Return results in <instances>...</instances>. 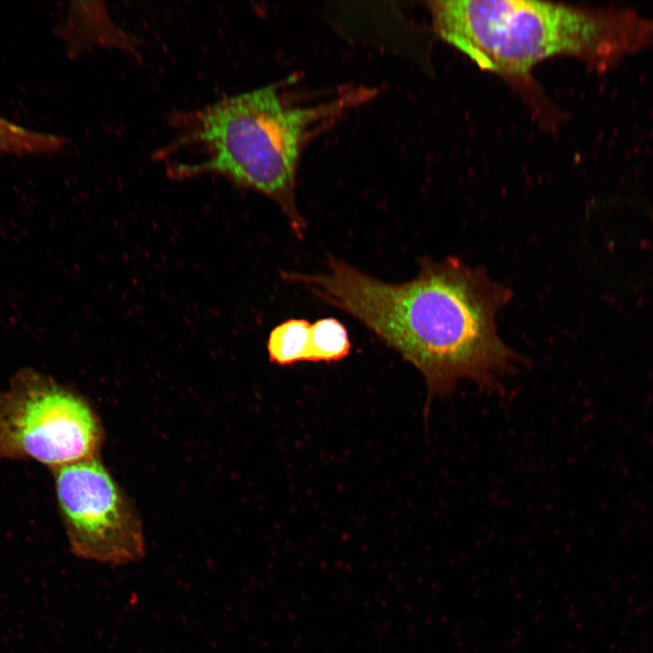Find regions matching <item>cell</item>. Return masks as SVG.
<instances>
[{
    "instance_id": "1",
    "label": "cell",
    "mask_w": 653,
    "mask_h": 653,
    "mask_svg": "<svg viewBox=\"0 0 653 653\" xmlns=\"http://www.w3.org/2000/svg\"><path fill=\"white\" fill-rule=\"evenodd\" d=\"M283 278L349 314L414 365L429 401L451 395L463 380L500 389L523 363L496 324L512 291L457 258L425 257L416 277L402 283L382 281L332 256L325 271H286Z\"/></svg>"
},
{
    "instance_id": "2",
    "label": "cell",
    "mask_w": 653,
    "mask_h": 653,
    "mask_svg": "<svg viewBox=\"0 0 653 653\" xmlns=\"http://www.w3.org/2000/svg\"><path fill=\"white\" fill-rule=\"evenodd\" d=\"M435 33L480 68L514 79L548 58L569 55L604 72L653 50V18L629 7L532 0L427 3Z\"/></svg>"
},
{
    "instance_id": "3",
    "label": "cell",
    "mask_w": 653,
    "mask_h": 653,
    "mask_svg": "<svg viewBox=\"0 0 653 653\" xmlns=\"http://www.w3.org/2000/svg\"><path fill=\"white\" fill-rule=\"evenodd\" d=\"M372 94L358 88L328 101L301 104L273 83L227 97L195 115L185 140L203 145L205 158L179 166V173H217L264 194L302 238L306 222L295 199L301 153L318 131Z\"/></svg>"
},
{
    "instance_id": "4",
    "label": "cell",
    "mask_w": 653,
    "mask_h": 653,
    "mask_svg": "<svg viewBox=\"0 0 653 653\" xmlns=\"http://www.w3.org/2000/svg\"><path fill=\"white\" fill-rule=\"evenodd\" d=\"M104 433L89 403L35 369L18 370L0 394V460L58 467L99 456Z\"/></svg>"
},
{
    "instance_id": "5",
    "label": "cell",
    "mask_w": 653,
    "mask_h": 653,
    "mask_svg": "<svg viewBox=\"0 0 653 653\" xmlns=\"http://www.w3.org/2000/svg\"><path fill=\"white\" fill-rule=\"evenodd\" d=\"M52 471L73 555L112 566L143 557L144 534L137 510L99 456Z\"/></svg>"
},
{
    "instance_id": "6",
    "label": "cell",
    "mask_w": 653,
    "mask_h": 653,
    "mask_svg": "<svg viewBox=\"0 0 653 653\" xmlns=\"http://www.w3.org/2000/svg\"><path fill=\"white\" fill-rule=\"evenodd\" d=\"M605 225L611 283L618 292H635L653 283V214L618 212Z\"/></svg>"
},
{
    "instance_id": "7",
    "label": "cell",
    "mask_w": 653,
    "mask_h": 653,
    "mask_svg": "<svg viewBox=\"0 0 653 653\" xmlns=\"http://www.w3.org/2000/svg\"><path fill=\"white\" fill-rule=\"evenodd\" d=\"M310 324L303 318L288 319L269 333L267 348L271 363L279 365L307 361Z\"/></svg>"
},
{
    "instance_id": "8",
    "label": "cell",
    "mask_w": 653,
    "mask_h": 653,
    "mask_svg": "<svg viewBox=\"0 0 653 653\" xmlns=\"http://www.w3.org/2000/svg\"><path fill=\"white\" fill-rule=\"evenodd\" d=\"M64 139L31 130L0 115V154L38 155L60 150Z\"/></svg>"
},
{
    "instance_id": "9",
    "label": "cell",
    "mask_w": 653,
    "mask_h": 653,
    "mask_svg": "<svg viewBox=\"0 0 653 653\" xmlns=\"http://www.w3.org/2000/svg\"><path fill=\"white\" fill-rule=\"evenodd\" d=\"M346 326L336 318L325 317L310 325L307 361H339L350 353Z\"/></svg>"
}]
</instances>
